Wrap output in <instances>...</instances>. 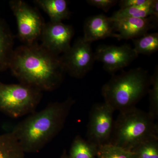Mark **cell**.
<instances>
[{"label": "cell", "mask_w": 158, "mask_h": 158, "mask_svg": "<svg viewBox=\"0 0 158 158\" xmlns=\"http://www.w3.org/2000/svg\"><path fill=\"white\" fill-rule=\"evenodd\" d=\"M25 153L11 132L0 135V158H24Z\"/></svg>", "instance_id": "obj_15"}, {"label": "cell", "mask_w": 158, "mask_h": 158, "mask_svg": "<svg viewBox=\"0 0 158 158\" xmlns=\"http://www.w3.org/2000/svg\"><path fill=\"white\" fill-rule=\"evenodd\" d=\"M91 44L79 37L60 56L65 73L71 77L83 78L92 69L95 60Z\"/></svg>", "instance_id": "obj_8"}, {"label": "cell", "mask_w": 158, "mask_h": 158, "mask_svg": "<svg viewBox=\"0 0 158 158\" xmlns=\"http://www.w3.org/2000/svg\"><path fill=\"white\" fill-rule=\"evenodd\" d=\"M9 5L17 21L20 41L27 46L38 43L45 23L39 11L22 0H11Z\"/></svg>", "instance_id": "obj_6"}, {"label": "cell", "mask_w": 158, "mask_h": 158, "mask_svg": "<svg viewBox=\"0 0 158 158\" xmlns=\"http://www.w3.org/2000/svg\"><path fill=\"white\" fill-rule=\"evenodd\" d=\"M75 102L69 97L51 103L14 126L11 132L25 153L39 152L58 135Z\"/></svg>", "instance_id": "obj_2"}, {"label": "cell", "mask_w": 158, "mask_h": 158, "mask_svg": "<svg viewBox=\"0 0 158 158\" xmlns=\"http://www.w3.org/2000/svg\"><path fill=\"white\" fill-rule=\"evenodd\" d=\"M148 112L135 107L121 111L116 121L109 144L131 151L151 138H158L157 124Z\"/></svg>", "instance_id": "obj_4"}, {"label": "cell", "mask_w": 158, "mask_h": 158, "mask_svg": "<svg viewBox=\"0 0 158 158\" xmlns=\"http://www.w3.org/2000/svg\"><path fill=\"white\" fill-rule=\"evenodd\" d=\"M60 158H69L68 154L67 153L66 151L65 150H64L63 153H62V156H61Z\"/></svg>", "instance_id": "obj_25"}, {"label": "cell", "mask_w": 158, "mask_h": 158, "mask_svg": "<svg viewBox=\"0 0 158 158\" xmlns=\"http://www.w3.org/2000/svg\"><path fill=\"white\" fill-rule=\"evenodd\" d=\"M113 21L110 17L104 14H98L88 17L84 25L83 39L92 43L109 37L118 40L119 35L114 32Z\"/></svg>", "instance_id": "obj_12"}, {"label": "cell", "mask_w": 158, "mask_h": 158, "mask_svg": "<svg viewBox=\"0 0 158 158\" xmlns=\"http://www.w3.org/2000/svg\"><path fill=\"white\" fill-rule=\"evenodd\" d=\"M114 111L105 102L95 104L90 110L87 140L98 148L110 142L114 127Z\"/></svg>", "instance_id": "obj_7"}, {"label": "cell", "mask_w": 158, "mask_h": 158, "mask_svg": "<svg viewBox=\"0 0 158 158\" xmlns=\"http://www.w3.org/2000/svg\"><path fill=\"white\" fill-rule=\"evenodd\" d=\"M134 49L139 54L150 56L158 50V33H147L140 37L133 39Z\"/></svg>", "instance_id": "obj_17"}, {"label": "cell", "mask_w": 158, "mask_h": 158, "mask_svg": "<svg viewBox=\"0 0 158 158\" xmlns=\"http://www.w3.org/2000/svg\"><path fill=\"white\" fill-rule=\"evenodd\" d=\"M14 44V35L6 20L0 16V72L9 69Z\"/></svg>", "instance_id": "obj_13"}, {"label": "cell", "mask_w": 158, "mask_h": 158, "mask_svg": "<svg viewBox=\"0 0 158 158\" xmlns=\"http://www.w3.org/2000/svg\"><path fill=\"white\" fill-rule=\"evenodd\" d=\"M95 61L101 62L109 73L114 75L116 72L129 65L138 56L134 48L125 44L98 46L94 52Z\"/></svg>", "instance_id": "obj_9"}, {"label": "cell", "mask_w": 158, "mask_h": 158, "mask_svg": "<svg viewBox=\"0 0 158 158\" xmlns=\"http://www.w3.org/2000/svg\"><path fill=\"white\" fill-rule=\"evenodd\" d=\"M151 15L158 20V1L152 0V3L150 6Z\"/></svg>", "instance_id": "obj_24"}, {"label": "cell", "mask_w": 158, "mask_h": 158, "mask_svg": "<svg viewBox=\"0 0 158 158\" xmlns=\"http://www.w3.org/2000/svg\"><path fill=\"white\" fill-rule=\"evenodd\" d=\"M150 6L128 7L120 9L114 12L110 18L112 21H114L130 18H147L151 15Z\"/></svg>", "instance_id": "obj_18"}, {"label": "cell", "mask_w": 158, "mask_h": 158, "mask_svg": "<svg viewBox=\"0 0 158 158\" xmlns=\"http://www.w3.org/2000/svg\"><path fill=\"white\" fill-rule=\"evenodd\" d=\"M131 151L137 158H158V138L143 141Z\"/></svg>", "instance_id": "obj_19"}, {"label": "cell", "mask_w": 158, "mask_h": 158, "mask_svg": "<svg viewBox=\"0 0 158 158\" xmlns=\"http://www.w3.org/2000/svg\"><path fill=\"white\" fill-rule=\"evenodd\" d=\"M97 158H137L135 153L110 144L99 147Z\"/></svg>", "instance_id": "obj_20"}, {"label": "cell", "mask_w": 158, "mask_h": 158, "mask_svg": "<svg viewBox=\"0 0 158 158\" xmlns=\"http://www.w3.org/2000/svg\"><path fill=\"white\" fill-rule=\"evenodd\" d=\"M151 76L144 69H132L118 75H113L102 88L105 102L114 111L135 107L139 101L148 93Z\"/></svg>", "instance_id": "obj_3"}, {"label": "cell", "mask_w": 158, "mask_h": 158, "mask_svg": "<svg viewBox=\"0 0 158 158\" xmlns=\"http://www.w3.org/2000/svg\"><path fill=\"white\" fill-rule=\"evenodd\" d=\"M152 0H121L118 1L120 9L128 7L149 6L152 3Z\"/></svg>", "instance_id": "obj_23"}, {"label": "cell", "mask_w": 158, "mask_h": 158, "mask_svg": "<svg viewBox=\"0 0 158 158\" xmlns=\"http://www.w3.org/2000/svg\"><path fill=\"white\" fill-rule=\"evenodd\" d=\"M151 85L152 88H150L149 111L148 113L156 119L158 116V68L156 66L154 72L151 76Z\"/></svg>", "instance_id": "obj_21"}, {"label": "cell", "mask_w": 158, "mask_h": 158, "mask_svg": "<svg viewBox=\"0 0 158 158\" xmlns=\"http://www.w3.org/2000/svg\"><path fill=\"white\" fill-rule=\"evenodd\" d=\"M9 69L20 83L42 92L57 89L66 73L60 56L38 43L15 49Z\"/></svg>", "instance_id": "obj_1"}, {"label": "cell", "mask_w": 158, "mask_h": 158, "mask_svg": "<svg viewBox=\"0 0 158 158\" xmlns=\"http://www.w3.org/2000/svg\"><path fill=\"white\" fill-rule=\"evenodd\" d=\"M33 2L48 14L50 21L62 22L70 17L68 2L65 0H34Z\"/></svg>", "instance_id": "obj_14"}, {"label": "cell", "mask_w": 158, "mask_h": 158, "mask_svg": "<svg viewBox=\"0 0 158 158\" xmlns=\"http://www.w3.org/2000/svg\"><path fill=\"white\" fill-rule=\"evenodd\" d=\"M74 35V30L72 26L49 21L45 23L43 29L40 44L52 53L59 56L70 48Z\"/></svg>", "instance_id": "obj_10"}, {"label": "cell", "mask_w": 158, "mask_h": 158, "mask_svg": "<svg viewBox=\"0 0 158 158\" xmlns=\"http://www.w3.org/2000/svg\"><path fill=\"white\" fill-rule=\"evenodd\" d=\"M98 148L80 136L74 139L71 146L69 158H97Z\"/></svg>", "instance_id": "obj_16"}, {"label": "cell", "mask_w": 158, "mask_h": 158, "mask_svg": "<svg viewBox=\"0 0 158 158\" xmlns=\"http://www.w3.org/2000/svg\"><path fill=\"white\" fill-rule=\"evenodd\" d=\"M114 31L118 32V40L135 39L147 34L156 27L158 20L152 16L144 18H130L113 21Z\"/></svg>", "instance_id": "obj_11"}, {"label": "cell", "mask_w": 158, "mask_h": 158, "mask_svg": "<svg viewBox=\"0 0 158 158\" xmlns=\"http://www.w3.org/2000/svg\"><path fill=\"white\" fill-rule=\"evenodd\" d=\"M42 96V91L29 85L0 81V112L13 118L30 115L35 112Z\"/></svg>", "instance_id": "obj_5"}, {"label": "cell", "mask_w": 158, "mask_h": 158, "mask_svg": "<svg viewBox=\"0 0 158 158\" xmlns=\"http://www.w3.org/2000/svg\"><path fill=\"white\" fill-rule=\"evenodd\" d=\"M90 6L101 9L105 12H108L111 8L118 3L117 0H88L86 1Z\"/></svg>", "instance_id": "obj_22"}]
</instances>
